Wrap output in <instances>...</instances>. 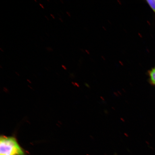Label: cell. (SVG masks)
I'll return each instance as SVG.
<instances>
[{"mask_svg":"<svg viewBox=\"0 0 155 155\" xmlns=\"http://www.w3.org/2000/svg\"><path fill=\"white\" fill-rule=\"evenodd\" d=\"M0 155H27L14 137L1 135L0 137Z\"/></svg>","mask_w":155,"mask_h":155,"instance_id":"obj_1","label":"cell"},{"mask_svg":"<svg viewBox=\"0 0 155 155\" xmlns=\"http://www.w3.org/2000/svg\"><path fill=\"white\" fill-rule=\"evenodd\" d=\"M150 82L153 85H155V67L149 72Z\"/></svg>","mask_w":155,"mask_h":155,"instance_id":"obj_2","label":"cell"},{"mask_svg":"<svg viewBox=\"0 0 155 155\" xmlns=\"http://www.w3.org/2000/svg\"><path fill=\"white\" fill-rule=\"evenodd\" d=\"M146 2L155 13V0H149Z\"/></svg>","mask_w":155,"mask_h":155,"instance_id":"obj_3","label":"cell"},{"mask_svg":"<svg viewBox=\"0 0 155 155\" xmlns=\"http://www.w3.org/2000/svg\"><path fill=\"white\" fill-rule=\"evenodd\" d=\"M46 49L48 51H53V48H52L50 47L46 48Z\"/></svg>","mask_w":155,"mask_h":155,"instance_id":"obj_4","label":"cell"},{"mask_svg":"<svg viewBox=\"0 0 155 155\" xmlns=\"http://www.w3.org/2000/svg\"><path fill=\"white\" fill-rule=\"evenodd\" d=\"M39 5L41 7L42 9H44V7L43 5H42V4H41V3L39 4Z\"/></svg>","mask_w":155,"mask_h":155,"instance_id":"obj_5","label":"cell"},{"mask_svg":"<svg viewBox=\"0 0 155 155\" xmlns=\"http://www.w3.org/2000/svg\"><path fill=\"white\" fill-rule=\"evenodd\" d=\"M62 67L65 70H67V68L66 67L65 65H62Z\"/></svg>","mask_w":155,"mask_h":155,"instance_id":"obj_6","label":"cell"},{"mask_svg":"<svg viewBox=\"0 0 155 155\" xmlns=\"http://www.w3.org/2000/svg\"><path fill=\"white\" fill-rule=\"evenodd\" d=\"M59 20H60V21H61V22H64V21L63 20V19H62L61 17H60V18H59Z\"/></svg>","mask_w":155,"mask_h":155,"instance_id":"obj_7","label":"cell"},{"mask_svg":"<svg viewBox=\"0 0 155 155\" xmlns=\"http://www.w3.org/2000/svg\"><path fill=\"white\" fill-rule=\"evenodd\" d=\"M50 15H51L52 18H53L54 19H55V17L54 16V15L53 14H50Z\"/></svg>","mask_w":155,"mask_h":155,"instance_id":"obj_8","label":"cell"},{"mask_svg":"<svg viewBox=\"0 0 155 155\" xmlns=\"http://www.w3.org/2000/svg\"><path fill=\"white\" fill-rule=\"evenodd\" d=\"M45 18H46V19H47L48 21L49 20V19L48 18V17L47 16H46V15H45Z\"/></svg>","mask_w":155,"mask_h":155,"instance_id":"obj_9","label":"cell"},{"mask_svg":"<svg viewBox=\"0 0 155 155\" xmlns=\"http://www.w3.org/2000/svg\"><path fill=\"white\" fill-rule=\"evenodd\" d=\"M66 13L67 14H68V15L69 16H70V13L68 12H67Z\"/></svg>","mask_w":155,"mask_h":155,"instance_id":"obj_10","label":"cell"},{"mask_svg":"<svg viewBox=\"0 0 155 155\" xmlns=\"http://www.w3.org/2000/svg\"><path fill=\"white\" fill-rule=\"evenodd\" d=\"M0 50H1V51H2V52H4V50H3L2 49V48H0Z\"/></svg>","mask_w":155,"mask_h":155,"instance_id":"obj_11","label":"cell"},{"mask_svg":"<svg viewBox=\"0 0 155 155\" xmlns=\"http://www.w3.org/2000/svg\"><path fill=\"white\" fill-rule=\"evenodd\" d=\"M61 2H62V3L63 4H64V2H63V1H61Z\"/></svg>","mask_w":155,"mask_h":155,"instance_id":"obj_12","label":"cell"},{"mask_svg":"<svg viewBox=\"0 0 155 155\" xmlns=\"http://www.w3.org/2000/svg\"><path fill=\"white\" fill-rule=\"evenodd\" d=\"M34 1L36 2H37V1H36V0H34Z\"/></svg>","mask_w":155,"mask_h":155,"instance_id":"obj_13","label":"cell"},{"mask_svg":"<svg viewBox=\"0 0 155 155\" xmlns=\"http://www.w3.org/2000/svg\"><path fill=\"white\" fill-rule=\"evenodd\" d=\"M48 2H50V1H48Z\"/></svg>","mask_w":155,"mask_h":155,"instance_id":"obj_14","label":"cell"}]
</instances>
